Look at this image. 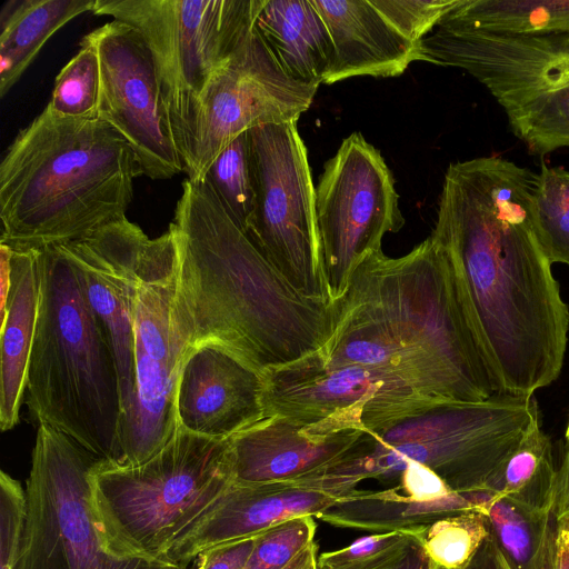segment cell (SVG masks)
<instances>
[{
	"label": "cell",
	"instance_id": "1",
	"mask_svg": "<svg viewBox=\"0 0 569 569\" xmlns=\"http://www.w3.org/2000/svg\"><path fill=\"white\" fill-rule=\"evenodd\" d=\"M335 303L323 346L281 371L303 421L373 433L436 403L505 393L430 237L398 258L367 256Z\"/></svg>",
	"mask_w": 569,
	"mask_h": 569
},
{
	"label": "cell",
	"instance_id": "2",
	"mask_svg": "<svg viewBox=\"0 0 569 569\" xmlns=\"http://www.w3.org/2000/svg\"><path fill=\"white\" fill-rule=\"evenodd\" d=\"M538 173L500 157L451 163L429 236L505 393L560 375L569 308L537 234Z\"/></svg>",
	"mask_w": 569,
	"mask_h": 569
},
{
	"label": "cell",
	"instance_id": "3",
	"mask_svg": "<svg viewBox=\"0 0 569 569\" xmlns=\"http://www.w3.org/2000/svg\"><path fill=\"white\" fill-rule=\"evenodd\" d=\"M191 350L219 347L261 377L320 349L335 301L299 293L230 218L206 180L182 182L170 227Z\"/></svg>",
	"mask_w": 569,
	"mask_h": 569
},
{
	"label": "cell",
	"instance_id": "4",
	"mask_svg": "<svg viewBox=\"0 0 569 569\" xmlns=\"http://www.w3.org/2000/svg\"><path fill=\"white\" fill-rule=\"evenodd\" d=\"M139 176L133 150L109 123L43 109L18 132L0 164V243L39 249L120 221Z\"/></svg>",
	"mask_w": 569,
	"mask_h": 569
},
{
	"label": "cell",
	"instance_id": "5",
	"mask_svg": "<svg viewBox=\"0 0 569 569\" xmlns=\"http://www.w3.org/2000/svg\"><path fill=\"white\" fill-rule=\"evenodd\" d=\"M39 310L27 381V405L47 423L101 460L119 458L121 393L107 331L81 274L58 246L38 249Z\"/></svg>",
	"mask_w": 569,
	"mask_h": 569
},
{
	"label": "cell",
	"instance_id": "6",
	"mask_svg": "<svg viewBox=\"0 0 569 569\" xmlns=\"http://www.w3.org/2000/svg\"><path fill=\"white\" fill-rule=\"evenodd\" d=\"M533 396L499 393L447 401L372 435L361 455L317 475L323 490L348 495L366 479H399L407 463L428 467L453 491L493 495L505 462L538 412Z\"/></svg>",
	"mask_w": 569,
	"mask_h": 569
},
{
	"label": "cell",
	"instance_id": "7",
	"mask_svg": "<svg viewBox=\"0 0 569 569\" xmlns=\"http://www.w3.org/2000/svg\"><path fill=\"white\" fill-rule=\"evenodd\" d=\"M234 482L230 438L178 427L143 463L99 460L90 472L93 510L111 548L168 561L170 548L220 502Z\"/></svg>",
	"mask_w": 569,
	"mask_h": 569
},
{
	"label": "cell",
	"instance_id": "8",
	"mask_svg": "<svg viewBox=\"0 0 569 569\" xmlns=\"http://www.w3.org/2000/svg\"><path fill=\"white\" fill-rule=\"evenodd\" d=\"M264 0H96L92 13L134 28L159 77L177 147L186 164L199 101L254 26Z\"/></svg>",
	"mask_w": 569,
	"mask_h": 569
},
{
	"label": "cell",
	"instance_id": "9",
	"mask_svg": "<svg viewBox=\"0 0 569 569\" xmlns=\"http://www.w3.org/2000/svg\"><path fill=\"white\" fill-rule=\"evenodd\" d=\"M192 329L178 281V247L171 228L148 239L134 303V392L122 413L116 466L143 463L178 428L176 400ZM111 465V463H110Z\"/></svg>",
	"mask_w": 569,
	"mask_h": 569
},
{
	"label": "cell",
	"instance_id": "10",
	"mask_svg": "<svg viewBox=\"0 0 569 569\" xmlns=\"http://www.w3.org/2000/svg\"><path fill=\"white\" fill-rule=\"evenodd\" d=\"M99 460L64 432L38 425L14 569H188L111 548L91 500L90 472Z\"/></svg>",
	"mask_w": 569,
	"mask_h": 569
},
{
	"label": "cell",
	"instance_id": "11",
	"mask_svg": "<svg viewBox=\"0 0 569 569\" xmlns=\"http://www.w3.org/2000/svg\"><path fill=\"white\" fill-rule=\"evenodd\" d=\"M253 210L246 234L302 296L333 302L322 272L316 187L297 122L248 130Z\"/></svg>",
	"mask_w": 569,
	"mask_h": 569
},
{
	"label": "cell",
	"instance_id": "12",
	"mask_svg": "<svg viewBox=\"0 0 569 569\" xmlns=\"http://www.w3.org/2000/svg\"><path fill=\"white\" fill-rule=\"evenodd\" d=\"M316 213L325 281L339 299L358 264L382 250L386 233L405 226L395 178L380 151L360 132L341 142L316 186Z\"/></svg>",
	"mask_w": 569,
	"mask_h": 569
},
{
	"label": "cell",
	"instance_id": "13",
	"mask_svg": "<svg viewBox=\"0 0 569 569\" xmlns=\"http://www.w3.org/2000/svg\"><path fill=\"white\" fill-rule=\"evenodd\" d=\"M318 88L282 70L254 23L200 98L184 164L187 179L202 181L220 151L242 132L298 122Z\"/></svg>",
	"mask_w": 569,
	"mask_h": 569
},
{
	"label": "cell",
	"instance_id": "14",
	"mask_svg": "<svg viewBox=\"0 0 569 569\" xmlns=\"http://www.w3.org/2000/svg\"><path fill=\"white\" fill-rule=\"evenodd\" d=\"M81 40L99 60L98 118L126 139L143 176L166 180L183 171L154 61L141 34L112 20Z\"/></svg>",
	"mask_w": 569,
	"mask_h": 569
},
{
	"label": "cell",
	"instance_id": "15",
	"mask_svg": "<svg viewBox=\"0 0 569 569\" xmlns=\"http://www.w3.org/2000/svg\"><path fill=\"white\" fill-rule=\"evenodd\" d=\"M148 239L124 218L86 238L57 244L79 270L87 299L109 337L118 368L122 413L130 407L134 392V303Z\"/></svg>",
	"mask_w": 569,
	"mask_h": 569
},
{
	"label": "cell",
	"instance_id": "16",
	"mask_svg": "<svg viewBox=\"0 0 569 569\" xmlns=\"http://www.w3.org/2000/svg\"><path fill=\"white\" fill-rule=\"evenodd\" d=\"M371 438L360 429L322 431L283 416H267L230 438L234 482L302 480L361 455Z\"/></svg>",
	"mask_w": 569,
	"mask_h": 569
},
{
	"label": "cell",
	"instance_id": "17",
	"mask_svg": "<svg viewBox=\"0 0 569 569\" xmlns=\"http://www.w3.org/2000/svg\"><path fill=\"white\" fill-rule=\"evenodd\" d=\"M483 86L531 153L569 147V49L521 48Z\"/></svg>",
	"mask_w": 569,
	"mask_h": 569
},
{
	"label": "cell",
	"instance_id": "18",
	"mask_svg": "<svg viewBox=\"0 0 569 569\" xmlns=\"http://www.w3.org/2000/svg\"><path fill=\"white\" fill-rule=\"evenodd\" d=\"M262 377L216 346L192 349L181 370L178 427L212 438H231L264 418Z\"/></svg>",
	"mask_w": 569,
	"mask_h": 569
},
{
	"label": "cell",
	"instance_id": "19",
	"mask_svg": "<svg viewBox=\"0 0 569 569\" xmlns=\"http://www.w3.org/2000/svg\"><path fill=\"white\" fill-rule=\"evenodd\" d=\"M339 496L296 482H233L218 506L168 551L170 562L186 567L221 545L259 536L290 519L318 517Z\"/></svg>",
	"mask_w": 569,
	"mask_h": 569
},
{
	"label": "cell",
	"instance_id": "20",
	"mask_svg": "<svg viewBox=\"0 0 569 569\" xmlns=\"http://www.w3.org/2000/svg\"><path fill=\"white\" fill-rule=\"evenodd\" d=\"M329 31L333 58L326 84L358 76L398 77L418 61L419 42L405 36L371 0H311Z\"/></svg>",
	"mask_w": 569,
	"mask_h": 569
},
{
	"label": "cell",
	"instance_id": "21",
	"mask_svg": "<svg viewBox=\"0 0 569 569\" xmlns=\"http://www.w3.org/2000/svg\"><path fill=\"white\" fill-rule=\"evenodd\" d=\"M39 310L38 249H13L11 288L1 317L0 427L12 429L20 417Z\"/></svg>",
	"mask_w": 569,
	"mask_h": 569
},
{
	"label": "cell",
	"instance_id": "22",
	"mask_svg": "<svg viewBox=\"0 0 569 569\" xmlns=\"http://www.w3.org/2000/svg\"><path fill=\"white\" fill-rule=\"evenodd\" d=\"M489 496L455 492L438 500H420L403 493L397 486L379 491L356 489L339 497L317 518L335 527L375 533L413 531L446 516L482 511Z\"/></svg>",
	"mask_w": 569,
	"mask_h": 569
},
{
	"label": "cell",
	"instance_id": "23",
	"mask_svg": "<svg viewBox=\"0 0 569 569\" xmlns=\"http://www.w3.org/2000/svg\"><path fill=\"white\" fill-rule=\"evenodd\" d=\"M256 28L289 77L303 83H323L333 46L311 0H264Z\"/></svg>",
	"mask_w": 569,
	"mask_h": 569
},
{
	"label": "cell",
	"instance_id": "24",
	"mask_svg": "<svg viewBox=\"0 0 569 569\" xmlns=\"http://www.w3.org/2000/svg\"><path fill=\"white\" fill-rule=\"evenodd\" d=\"M96 0H8L0 13V97L3 98L60 28Z\"/></svg>",
	"mask_w": 569,
	"mask_h": 569
},
{
	"label": "cell",
	"instance_id": "25",
	"mask_svg": "<svg viewBox=\"0 0 569 569\" xmlns=\"http://www.w3.org/2000/svg\"><path fill=\"white\" fill-rule=\"evenodd\" d=\"M489 535L511 569H553L558 519L502 493L483 506Z\"/></svg>",
	"mask_w": 569,
	"mask_h": 569
},
{
	"label": "cell",
	"instance_id": "26",
	"mask_svg": "<svg viewBox=\"0 0 569 569\" xmlns=\"http://www.w3.org/2000/svg\"><path fill=\"white\" fill-rule=\"evenodd\" d=\"M441 21L495 34L569 39V0H460Z\"/></svg>",
	"mask_w": 569,
	"mask_h": 569
},
{
	"label": "cell",
	"instance_id": "27",
	"mask_svg": "<svg viewBox=\"0 0 569 569\" xmlns=\"http://www.w3.org/2000/svg\"><path fill=\"white\" fill-rule=\"evenodd\" d=\"M556 479L552 443L540 427L538 411L505 462L497 492L535 508L553 509Z\"/></svg>",
	"mask_w": 569,
	"mask_h": 569
},
{
	"label": "cell",
	"instance_id": "28",
	"mask_svg": "<svg viewBox=\"0 0 569 569\" xmlns=\"http://www.w3.org/2000/svg\"><path fill=\"white\" fill-rule=\"evenodd\" d=\"M489 537L481 510H468L440 518L420 532L429 559L441 569H468Z\"/></svg>",
	"mask_w": 569,
	"mask_h": 569
},
{
	"label": "cell",
	"instance_id": "29",
	"mask_svg": "<svg viewBox=\"0 0 569 569\" xmlns=\"http://www.w3.org/2000/svg\"><path fill=\"white\" fill-rule=\"evenodd\" d=\"M230 218L244 232L253 210V179L248 131L232 139L212 161L204 179Z\"/></svg>",
	"mask_w": 569,
	"mask_h": 569
},
{
	"label": "cell",
	"instance_id": "30",
	"mask_svg": "<svg viewBox=\"0 0 569 569\" xmlns=\"http://www.w3.org/2000/svg\"><path fill=\"white\" fill-rule=\"evenodd\" d=\"M535 223L540 244L552 263L569 266V171L545 164L538 173Z\"/></svg>",
	"mask_w": 569,
	"mask_h": 569
},
{
	"label": "cell",
	"instance_id": "31",
	"mask_svg": "<svg viewBox=\"0 0 569 569\" xmlns=\"http://www.w3.org/2000/svg\"><path fill=\"white\" fill-rule=\"evenodd\" d=\"M100 67L96 50L80 41L77 54L60 70L51 99L44 108L67 119L98 118Z\"/></svg>",
	"mask_w": 569,
	"mask_h": 569
},
{
	"label": "cell",
	"instance_id": "32",
	"mask_svg": "<svg viewBox=\"0 0 569 569\" xmlns=\"http://www.w3.org/2000/svg\"><path fill=\"white\" fill-rule=\"evenodd\" d=\"M316 517L284 521L260 535L243 569H282L315 542Z\"/></svg>",
	"mask_w": 569,
	"mask_h": 569
},
{
	"label": "cell",
	"instance_id": "33",
	"mask_svg": "<svg viewBox=\"0 0 569 569\" xmlns=\"http://www.w3.org/2000/svg\"><path fill=\"white\" fill-rule=\"evenodd\" d=\"M27 492L6 471L0 472V569H14L26 528Z\"/></svg>",
	"mask_w": 569,
	"mask_h": 569
},
{
	"label": "cell",
	"instance_id": "34",
	"mask_svg": "<svg viewBox=\"0 0 569 569\" xmlns=\"http://www.w3.org/2000/svg\"><path fill=\"white\" fill-rule=\"evenodd\" d=\"M405 36L419 42L460 0H371Z\"/></svg>",
	"mask_w": 569,
	"mask_h": 569
},
{
	"label": "cell",
	"instance_id": "35",
	"mask_svg": "<svg viewBox=\"0 0 569 569\" xmlns=\"http://www.w3.org/2000/svg\"><path fill=\"white\" fill-rule=\"evenodd\" d=\"M416 531L418 530L379 532L359 538L345 548L318 555V569H345L362 563L395 547Z\"/></svg>",
	"mask_w": 569,
	"mask_h": 569
},
{
	"label": "cell",
	"instance_id": "36",
	"mask_svg": "<svg viewBox=\"0 0 569 569\" xmlns=\"http://www.w3.org/2000/svg\"><path fill=\"white\" fill-rule=\"evenodd\" d=\"M422 529L379 556L345 569H433L435 565L420 542Z\"/></svg>",
	"mask_w": 569,
	"mask_h": 569
},
{
	"label": "cell",
	"instance_id": "37",
	"mask_svg": "<svg viewBox=\"0 0 569 569\" xmlns=\"http://www.w3.org/2000/svg\"><path fill=\"white\" fill-rule=\"evenodd\" d=\"M397 487L403 493L420 500H438L457 492L431 469L415 462L406 465Z\"/></svg>",
	"mask_w": 569,
	"mask_h": 569
},
{
	"label": "cell",
	"instance_id": "38",
	"mask_svg": "<svg viewBox=\"0 0 569 569\" xmlns=\"http://www.w3.org/2000/svg\"><path fill=\"white\" fill-rule=\"evenodd\" d=\"M259 537L221 545L201 553L197 558V569H243Z\"/></svg>",
	"mask_w": 569,
	"mask_h": 569
},
{
	"label": "cell",
	"instance_id": "39",
	"mask_svg": "<svg viewBox=\"0 0 569 569\" xmlns=\"http://www.w3.org/2000/svg\"><path fill=\"white\" fill-rule=\"evenodd\" d=\"M553 510L558 520L569 519V442H566L563 458L557 469Z\"/></svg>",
	"mask_w": 569,
	"mask_h": 569
},
{
	"label": "cell",
	"instance_id": "40",
	"mask_svg": "<svg viewBox=\"0 0 569 569\" xmlns=\"http://www.w3.org/2000/svg\"><path fill=\"white\" fill-rule=\"evenodd\" d=\"M11 257L12 248L8 244L0 243L1 317L4 315L7 300L11 288Z\"/></svg>",
	"mask_w": 569,
	"mask_h": 569
},
{
	"label": "cell",
	"instance_id": "41",
	"mask_svg": "<svg viewBox=\"0 0 569 569\" xmlns=\"http://www.w3.org/2000/svg\"><path fill=\"white\" fill-rule=\"evenodd\" d=\"M553 569H569V519L558 520Z\"/></svg>",
	"mask_w": 569,
	"mask_h": 569
},
{
	"label": "cell",
	"instance_id": "42",
	"mask_svg": "<svg viewBox=\"0 0 569 569\" xmlns=\"http://www.w3.org/2000/svg\"><path fill=\"white\" fill-rule=\"evenodd\" d=\"M318 558V546L316 542L303 549L298 553L286 567L282 569H308L311 563Z\"/></svg>",
	"mask_w": 569,
	"mask_h": 569
},
{
	"label": "cell",
	"instance_id": "43",
	"mask_svg": "<svg viewBox=\"0 0 569 569\" xmlns=\"http://www.w3.org/2000/svg\"><path fill=\"white\" fill-rule=\"evenodd\" d=\"M308 569H318L317 559L311 563V566Z\"/></svg>",
	"mask_w": 569,
	"mask_h": 569
},
{
	"label": "cell",
	"instance_id": "44",
	"mask_svg": "<svg viewBox=\"0 0 569 569\" xmlns=\"http://www.w3.org/2000/svg\"><path fill=\"white\" fill-rule=\"evenodd\" d=\"M566 442H569V423L566 430Z\"/></svg>",
	"mask_w": 569,
	"mask_h": 569
},
{
	"label": "cell",
	"instance_id": "45",
	"mask_svg": "<svg viewBox=\"0 0 569 569\" xmlns=\"http://www.w3.org/2000/svg\"><path fill=\"white\" fill-rule=\"evenodd\" d=\"M433 565H435V563H433ZM433 569H441V568H439V567H437V566L435 565V568H433Z\"/></svg>",
	"mask_w": 569,
	"mask_h": 569
}]
</instances>
